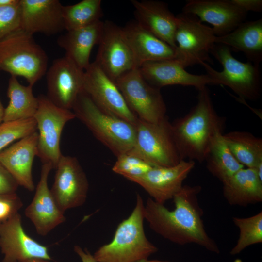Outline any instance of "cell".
<instances>
[{
    "mask_svg": "<svg viewBox=\"0 0 262 262\" xmlns=\"http://www.w3.org/2000/svg\"><path fill=\"white\" fill-rule=\"evenodd\" d=\"M84 71L66 56L56 59L46 72L48 98L56 106L71 110L83 91Z\"/></svg>",
    "mask_w": 262,
    "mask_h": 262,
    "instance_id": "14",
    "label": "cell"
},
{
    "mask_svg": "<svg viewBox=\"0 0 262 262\" xmlns=\"http://www.w3.org/2000/svg\"><path fill=\"white\" fill-rule=\"evenodd\" d=\"M136 21L145 29L176 49L175 34L178 19L167 5L156 0H131Z\"/></svg>",
    "mask_w": 262,
    "mask_h": 262,
    "instance_id": "21",
    "label": "cell"
},
{
    "mask_svg": "<svg viewBox=\"0 0 262 262\" xmlns=\"http://www.w3.org/2000/svg\"><path fill=\"white\" fill-rule=\"evenodd\" d=\"M101 0H82L78 3L63 6L65 30L69 31L93 24L103 16Z\"/></svg>",
    "mask_w": 262,
    "mask_h": 262,
    "instance_id": "30",
    "label": "cell"
},
{
    "mask_svg": "<svg viewBox=\"0 0 262 262\" xmlns=\"http://www.w3.org/2000/svg\"><path fill=\"white\" fill-rule=\"evenodd\" d=\"M223 184L224 196L230 205L246 206L262 201V179L254 169L244 167Z\"/></svg>",
    "mask_w": 262,
    "mask_h": 262,
    "instance_id": "26",
    "label": "cell"
},
{
    "mask_svg": "<svg viewBox=\"0 0 262 262\" xmlns=\"http://www.w3.org/2000/svg\"><path fill=\"white\" fill-rule=\"evenodd\" d=\"M16 194H14V195H8V196H0V198L10 197V196H12L13 195H15Z\"/></svg>",
    "mask_w": 262,
    "mask_h": 262,
    "instance_id": "43",
    "label": "cell"
},
{
    "mask_svg": "<svg viewBox=\"0 0 262 262\" xmlns=\"http://www.w3.org/2000/svg\"><path fill=\"white\" fill-rule=\"evenodd\" d=\"M234 224L239 229V238L230 253H240L246 247L262 242V212L246 218L234 217Z\"/></svg>",
    "mask_w": 262,
    "mask_h": 262,
    "instance_id": "31",
    "label": "cell"
},
{
    "mask_svg": "<svg viewBox=\"0 0 262 262\" xmlns=\"http://www.w3.org/2000/svg\"><path fill=\"white\" fill-rule=\"evenodd\" d=\"M210 53L223 67L221 71H218L207 63L201 64L213 80V85L229 87L244 101L255 100L259 98L261 85L259 65L238 60L232 55L230 48L222 44L215 43Z\"/></svg>",
    "mask_w": 262,
    "mask_h": 262,
    "instance_id": "6",
    "label": "cell"
},
{
    "mask_svg": "<svg viewBox=\"0 0 262 262\" xmlns=\"http://www.w3.org/2000/svg\"><path fill=\"white\" fill-rule=\"evenodd\" d=\"M38 133L36 131L0 152V163L17 182L29 191L35 189L32 166L37 154Z\"/></svg>",
    "mask_w": 262,
    "mask_h": 262,
    "instance_id": "22",
    "label": "cell"
},
{
    "mask_svg": "<svg viewBox=\"0 0 262 262\" xmlns=\"http://www.w3.org/2000/svg\"><path fill=\"white\" fill-rule=\"evenodd\" d=\"M22 202L17 194L0 198V222L4 221L18 212Z\"/></svg>",
    "mask_w": 262,
    "mask_h": 262,
    "instance_id": "35",
    "label": "cell"
},
{
    "mask_svg": "<svg viewBox=\"0 0 262 262\" xmlns=\"http://www.w3.org/2000/svg\"><path fill=\"white\" fill-rule=\"evenodd\" d=\"M215 43L241 52L248 61L259 65L262 60V19L241 23L231 32L216 36Z\"/></svg>",
    "mask_w": 262,
    "mask_h": 262,
    "instance_id": "25",
    "label": "cell"
},
{
    "mask_svg": "<svg viewBox=\"0 0 262 262\" xmlns=\"http://www.w3.org/2000/svg\"><path fill=\"white\" fill-rule=\"evenodd\" d=\"M144 209L143 200L137 194L133 210L118 225L113 240L94 253L97 262H138L158 251L145 235Z\"/></svg>",
    "mask_w": 262,
    "mask_h": 262,
    "instance_id": "3",
    "label": "cell"
},
{
    "mask_svg": "<svg viewBox=\"0 0 262 262\" xmlns=\"http://www.w3.org/2000/svg\"><path fill=\"white\" fill-rule=\"evenodd\" d=\"M152 167L141 159L126 153L117 157L112 169L130 180L143 175Z\"/></svg>",
    "mask_w": 262,
    "mask_h": 262,
    "instance_id": "33",
    "label": "cell"
},
{
    "mask_svg": "<svg viewBox=\"0 0 262 262\" xmlns=\"http://www.w3.org/2000/svg\"><path fill=\"white\" fill-rule=\"evenodd\" d=\"M138 68L149 84L159 89L168 85H180L193 86L199 90L207 85H213L208 75L191 74L176 59L147 62Z\"/></svg>",
    "mask_w": 262,
    "mask_h": 262,
    "instance_id": "20",
    "label": "cell"
},
{
    "mask_svg": "<svg viewBox=\"0 0 262 262\" xmlns=\"http://www.w3.org/2000/svg\"><path fill=\"white\" fill-rule=\"evenodd\" d=\"M201 190L198 185H183L173 198V210L148 198L145 205V219L155 232L173 243L180 245L194 243L219 253L216 243L204 228L202 210L197 197Z\"/></svg>",
    "mask_w": 262,
    "mask_h": 262,
    "instance_id": "1",
    "label": "cell"
},
{
    "mask_svg": "<svg viewBox=\"0 0 262 262\" xmlns=\"http://www.w3.org/2000/svg\"><path fill=\"white\" fill-rule=\"evenodd\" d=\"M83 91L101 109L135 124L138 118L129 108L115 82L94 61L84 70Z\"/></svg>",
    "mask_w": 262,
    "mask_h": 262,
    "instance_id": "13",
    "label": "cell"
},
{
    "mask_svg": "<svg viewBox=\"0 0 262 262\" xmlns=\"http://www.w3.org/2000/svg\"><path fill=\"white\" fill-rule=\"evenodd\" d=\"M139 68L144 63L176 59V49L150 33L136 21L122 27Z\"/></svg>",
    "mask_w": 262,
    "mask_h": 262,
    "instance_id": "23",
    "label": "cell"
},
{
    "mask_svg": "<svg viewBox=\"0 0 262 262\" xmlns=\"http://www.w3.org/2000/svg\"><path fill=\"white\" fill-rule=\"evenodd\" d=\"M176 16V59L185 68L204 62L212 63L209 53L216 37L212 28L191 14L182 12Z\"/></svg>",
    "mask_w": 262,
    "mask_h": 262,
    "instance_id": "9",
    "label": "cell"
},
{
    "mask_svg": "<svg viewBox=\"0 0 262 262\" xmlns=\"http://www.w3.org/2000/svg\"><path fill=\"white\" fill-rule=\"evenodd\" d=\"M4 109L0 100V125L3 122Z\"/></svg>",
    "mask_w": 262,
    "mask_h": 262,
    "instance_id": "41",
    "label": "cell"
},
{
    "mask_svg": "<svg viewBox=\"0 0 262 262\" xmlns=\"http://www.w3.org/2000/svg\"><path fill=\"white\" fill-rule=\"evenodd\" d=\"M195 165V161L182 160L172 166H152L143 175L129 180L141 186L155 202L164 204L181 190Z\"/></svg>",
    "mask_w": 262,
    "mask_h": 262,
    "instance_id": "16",
    "label": "cell"
},
{
    "mask_svg": "<svg viewBox=\"0 0 262 262\" xmlns=\"http://www.w3.org/2000/svg\"><path fill=\"white\" fill-rule=\"evenodd\" d=\"M94 62L115 82L123 74L138 68L122 27L110 21H104Z\"/></svg>",
    "mask_w": 262,
    "mask_h": 262,
    "instance_id": "11",
    "label": "cell"
},
{
    "mask_svg": "<svg viewBox=\"0 0 262 262\" xmlns=\"http://www.w3.org/2000/svg\"><path fill=\"white\" fill-rule=\"evenodd\" d=\"M18 186L11 174L0 163V196L16 194Z\"/></svg>",
    "mask_w": 262,
    "mask_h": 262,
    "instance_id": "36",
    "label": "cell"
},
{
    "mask_svg": "<svg viewBox=\"0 0 262 262\" xmlns=\"http://www.w3.org/2000/svg\"><path fill=\"white\" fill-rule=\"evenodd\" d=\"M231 152L244 167L255 169L262 179V139L245 131L223 134Z\"/></svg>",
    "mask_w": 262,
    "mask_h": 262,
    "instance_id": "27",
    "label": "cell"
},
{
    "mask_svg": "<svg viewBox=\"0 0 262 262\" xmlns=\"http://www.w3.org/2000/svg\"><path fill=\"white\" fill-rule=\"evenodd\" d=\"M138 262H169L160 261H157V260L149 261L147 259V260H145L143 261H141Z\"/></svg>",
    "mask_w": 262,
    "mask_h": 262,
    "instance_id": "42",
    "label": "cell"
},
{
    "mask_svg": "<svg viewBox=\"0 0 262 262\" xmlns=\"http://www.w3.org/2000/svg\"><path fill=\"white\" fill-rule=\"evenodd\" d=\"M33 86L22 85L17 77L11 76L7 91L9 102L4 109L3 122L33 117L38 107V99L33 93Z\"/></svg>",
    "mask_w": 262,
    "mask_h": 262,
    "instance_id": "28",
    "label": "cell"
},
{
    "mask_svg": "<svg viewBox=\"0 0 262 262\" xmlns=\"http://www.w3.org/2000/svg\"><path fill=\"white\" fill-rule=\"evenodd\" d=\"M133 146L127 153L152 166H172L181 160L173 136L171 123L166 116L156 123L137 119Z\"/></svg>",
    "mask_w": 262,
    "mask_h": 262,
    "instance_id": "7",
    "label": "cell"
},
{
    "mask_svg": "<svg viewBox=\"0 0 262 262\" xmlns=\"http://www.w3.org/2000/svg\"><path fill=\"white\" fill-rule=\"evenodd\" d=\"M75 252L80 258L82 262H97L93 255L86 249H83L80 246L75 245L74 247Z\"/></svg>",
    "mask_w": 262,
    "mask_h": 262,
    "instance_id": "38",
    "label": "cell"
},
{
    "mask_svg": "<svg viewBox=\"0 0 262 262\" xmlns=\"http://www.w3.org/2000/svg\"><path fill=\"white\" fill-rule=\"evenodd\" d=\"M182 13L196 16L213 26L216 36L224 35L245 21L247 13L231 0H188Z\"/></svg>",
    "mask_w": 262,
    "mask_h": 262,
    "instance_id": "17",
    "label": "cell"
},
{
    "mask_svg": "<svg viewBox=\"0 0 262 262\" xmlns=\"http://www.w3.org/2000/svg\"><path fill=\"white\" fill-rule=\"evenodd\" d=\"M19 0H0V7H6L16 4Z\"/></svg>",
    "mask_w": 262,
    "mask_h": 262,
    "instance_id": "39",
    "label": "cell"
},
{
    "mask_svg": "<svg viewBox=\"0 0 262 262\" xmlns=\"http://www.w3.org/2000/svg\"><path fill=\"white\" fill-rule=\"evenodd\" d=\"M23 262H49V260L42 258H32L27 260Z\"/></svg>",
    "mask_w": 262,
    "mask_h": 262,
    "instance_id": "40",
    "label": "cell"
},
{
    "mask_svg": "<svg viewBox=\"0 0 262 262\" xmlns=\"http://www.w3.org/2000/svg\"><path fill=\"white\" fill-rule=\"evenodd\" d=\"M198 91L196 105L171 127L181 159L202 163L215 137L223 133L225 119L214 109L207 86Z\"/></svg>",
    "mask_w": 262,
    "mask_h": 262,
    "instance_id": "2",
    "label": "cell"
},
{
    "mask_svg": "<svg viewBox=\"0 0 262 262\" xmlns=\"http://www.w3.org/2000/svg\"><path fill=\"white\" fill-rule=\"evenodd\" d=\"M37 98L38 107L33 116L38 131L37 156L43 164H49L55 169L62 155L60 140L63 128L76 116L71 110L55 105L47 96Z\"/></svg>",
    "mask_w": 262,
    "mask_h": 262,
    "instance_id": "8",
    "label": "cell"
},
{
    "mask_svg": "<svg viewBox=\"0 0 262 262\" xmlns=\"http://www.w3.org/2000/svg\"><path fill=\"white\" fill-rule=\"evenodd\" d=\"M48 57L33 35L19 28L0 39V71L33 85L46 73Z\"/></svg>",
    "mask_w": 262,
    "mask_h": 262,
    "instance_id": "5",
    "label": "cell"
},
{
    "mask_svg": "<svg viewBox=\"0 0 262 262\" xmlns=\"http://www.w3.org/2000/svg\"><path fill=\"white\" fill-rule=\"evenodd\" d=\"M223 134L220 133L215 137L204 161L209 172L222 183L244 167L231 152Z\"/></svg>",
    "mask_w": 262,
    "mask_h": 262,
    "instance_id": "29",
    "label": "cell"
},
{
    "mask_svg": "<svg viewBox=\"0 0 262 262\" xmlns=\"http://www.w3.org/2000/svg\"><path fill=\"white\" fill-rule=\"evenodd\" d=\"M0 248L4 255L3 262H23L32 258L52 259L48 247L24 231L18 212L0 222Z\"/></svg>",
    "mask_w": 262,
    "mask_h": 262,
    "instance_id": "15",
    "label": "cell"
},
{
    "mask_svg": "<svg viewBox=\"0 0 262 262\" xmlns=\"http://www.w3.org/2000/svg\"><path fill=\"white\" fill-rule=\"evenodd\" d=\"M54 183L50 189L60 210L82 206L89 189L86 175L76 157L62 155L55 168Z\"/></svg>",
    "mask_w": 262,
    "mask_h": 262,
    "instance_id": "12",
    "label": "cell"
},
{
    "mask_svg": "<svg viewBox=\"0 0 262 262\" xmlns=\"http://www.w3.org/2000/svg\"><path fill=\"white\" fill-rule=\"evenodd\" d=\"M103 27L104 21L99 20L84 27L67 31L59 36L57 44L65 50V56L84 71L91 63L90 56L94 46L100 42Z\"/></svg>",
    "mask_w": 262,
    "mask_h": 262,
    "instance_id": "24",
    "label": "cell"
},
{
    "mask_svg": "<svg viewBox=\"0 0 262 262\" xmlns=\"http://www.w3.org/2000/svg\"><path fill=\"white\" fill-rule=\"evenodd\" d=\"M72 110L76 118L116 157L127 153L132 148L135 125L101 109L83 91L79 95Z\"/></svg>",
    "mask_w": 262,
    "mask_h": 262,
    "instance_id": "4",
    "label": "cell"
},
{
    "mask_svg": "<svg viewBox=\"0 0 262 262\" xmlns=\"http://www.w3.org/2000/svg\"><path fill=\"white\" fill-rule=\"evenodd\" d=\"M49 164H43L40 178L33 198L24 213L33 224L37 233L46 236L66 221V217L56 203L48 185L50 170Z\"/></svg>",
    "mask_w": 262,
    "mask_h": 262,
    "instance_id": "18",
    "label": "cell"
},
{
    "mask_svg": "<svg viewBox=\"0 0 262 262\" xmlns=\"http://www.w3.org/2000/svg\"><path fill=\"white\" fill-rule=\"evenodd\" d=\"M115 83L138 118L156 123L166 116V106L160 89L149 84L138 68L123 74Z\"/></svg>",
    "mask_w": 262,
    "mask_h": 262,
    "instance_id": "10",
    "label": "cell"
},
{
    "mask_svg": "<svg viewBox=\"0 0 262 262\" xmlns=\"http://www.w3.org/2000/svg\"><path fill=\"white\" fill-rule=\"evenodd\" d=\"M19 28V1L14 5L0 7V39Z\"/></svg>",
    "mask_w": 262,
    "mask_h": 262,
    "instance_id": "34",
    "label": "cell"
},
{
    "mask_svg": "<svg viewBox=\"0 0 262 262\" xmlns=\"http://www.w3.org/2000/svg\"><path fill=\"white\" fill-rule=\"evenodd\" d=\"M235 5L246 12H260L262 10V0H231Z\"/></svg>",
    "mask_w": 262,
    "mask_h": 262,
    "instance_id": "37",
    "label": "cell"
},
{
    "mask_svg": "<svg viewBox=\"0 0 262 262\" xmlns=\"http://www.w3.org/2000/svg\"><path fill=\"white\" fill-rule=\"evenodd\" d=\"M63 5L58 0H19L20 28L47 36L65 30Z\"/></svg>",
    "mask_w": 262,
    "mask_h": 262,
    "instance_id": "19",
    "label": "cell"
},
{
    "mask_svg": "<svg viewBox=\"0 0 262 262\" xmlns=\"http://www.w3.org/2000/svg\"><path fill=\"white\" fill-rule=\"evenodd\" d=\"M36 131V122L33 117L3 122L0 125V152L12 142Z\"/></svg>",
    "mask_w": 262,
    "mask_h": 262,
    "instance_id": "32",
    "label": "cell"
}]
</instances>
